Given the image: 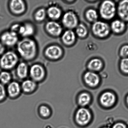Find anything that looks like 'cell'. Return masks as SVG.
<instances>
[{
    "mask_svg": "<svg viewBox=\"0 0 128 128\" xmlns=\"http://www.w3.org/2000/svg\"><path fill=\"white\" fill-rule=\"evenodd\" d=\"M16 49L18 54L25 61L33 60L38 54L37 42L31 38H24L19 40Z\"/></svg>",
    "mask_w": 128,
    "mask_h": 128,
    "instance_id": "6da1fadb",
    "label": "cell"
},
{
    "mask_svg": "<svg viewBox=\"0 0 128 128\" xmlns=\"http://www.w3.org/2000/svg\"><path fill=\"white\" fill-rule=\"evenodd\" d=\"M19 62V56L14 51L5 52L0 58V67L5 71H9L16 68Z\"/></svg>",
    "mask_w": 128,
    "mask_h": 128,
    "instance_id": "7a4b0ae2",
    "label": "cell"
},
{
    "mask_svg": "<svg viewBox=\"0 0 128 128\" xmlns=\"http://www.w3.org/2000/svg\"><path fill=\"white\" fill-rule=\"evenodd\" d=\"M116 14V6L112 1H103L99 8V14L106 20H110L115 17Z\"/></svg>",
    "mask_w": 128,
    "mask_h": 128,
    "instance_id": "3957f363",
    "label": "cell"
},
{
    "mask_svg": "<svg viewBox=\"0 0 128 128\" xmlns=\"http://www.w3.org/2000/svg\"><path fill=\"white\" fill-rule=\"evenodd\" d=\"M62 47L57 44H53L47 46L44 51V56L50 61H56L60 60L64 56Z\"/></svg>",
    "mask_w": 128,
    "mask_h": 128,
    "instance_id": "277c9868",
    "label": "cell"
},
{
    "mask_svg": "<svg viewBox=\"0 0 128 128\" xmlns=\"http://www.w3.org/2000/svg\"><path fill=\"white\" fill-rule=\"evenodd\" d=\"M91 30L94 36L100 38L107 37L111 31L110 26L108 24L104 21L98 20L93 23Z\"/></svg>",
    "mask_w": 128,
    "mask_h": 128,
    "instance_id": "5b68a950",
    "label": "cell"
},
{
    "mask_svg": "<svg viewBox=\"0 0 128 128\" xmlns=\"http://www.w3.org/2000/svg\"><path fill=\"white\" fill-rule=\"evenodd\" d=\"M29 75L31 79L35 82H42L46 77V70L44 66L41 64H34L29 68Z\"/></svg>",
    "mask_w": 128,
    "mask_h": 128,
    "instance_id": "8992f818",
    "label": "cell"
},
{
    "mask_svg": "<svg viewBox=\"0 0 128 128\" xmlns=\"http://www.w3.org/2000/svg\"><path fill=\"white\" fill-rule=\"evenodd\" d=\"M61 22L62 26L65 28L72 30L76 28L79 24L78 18L73 11H67L62 15Z\"/></svg>",
    "mask_w": 128,
    "mask_h": 128,
    "instance_id": "52a82bcc",
    "label": "cell"
},
{
    "mask_svg": "<svg viewBox=\"0 0 128 128\" xmlns=\"http://www.w3.org/2000/svg\"><path fill=\"white\" fill-rule=\"evenodd\" d=\"M45 31L50 37L56 38L61 36L63 32V27L57 21H48L44 26Z\"/></svg>",
    "mask_w": 128,
    "mask_h": 128,
    "instance_id": "ba28073f",
    "label": "cell"
},
{
    "mask_svg": "<svg viewBox=\"0 0 128 128\" xmlns=\"http://www.w3.org/2000/svg\"><path fill=\"white\" fill-rule=\"evenodd\" d=\"M8 7L10 13L16 16L23 15L27 10V4L23 0H11L8 2Z\"/></svg>",
    "mask_w": 128,
    "mask_h": 128,
    "instance_id": "9c48e42d",
    "label": "cell"
},
{
    "mask_svg": "<svg viewBox=\"0 0 128 128\" xmlns=\"http://www.w3.org/2000/svg\"><path fill=\"white\" fill-rule=\"evenodd\" d=\"M0 40L5 47L10 48L16 46L19 41L18 35L10 30L2 32L0 37Z\"/></svg>",
    "mask_w": 128,
    "mask_h": 128,
    "instance_id": "30bf717a",
    "label": "cell"
},
{
    "mask_svg": "<svg viewBox=\"0 0 128 128\" xmlns=\"http://www.w3.org/2000/svg\"><path fill=\"white\" fill-rule=\"evenodd\" d=\"M36 31L35 25L30 21H26L21 24L19 36H21L22 38H31L34 36Z\"/></svg>",
    "mask_w": 128,
    "mask_h": 128,
    "instance_id": "8fae6325",
    "label": "cell"
},
{
    "mask_svg": "<svg viewBox=\"0 0 128 128\" xmlns=\"http://www.w3.org/2000/svg\"><path fill=\"white\" fill-rule=\"evenodd\" d=\"M7 96L11 99L17 98L20 95L22 90L21 85L17 81H11L6 88Z\"/></svg>",
    "mask_w": 128,
    "mask_h": 128,
    "instance_id": "7c38bea8",
    "label": "cell"
},
{
    "mask_svg": "<svg viewBox=\"0 0 128 128\" xmlns=\"http://www.w3.org/2000/svg\"><path fill=\"white\" fill-rule=\"evenodd\" d=\"M116 13L120 19L128 22V0L120 1L116 7Z\"/></svg>",
    "mask_w": 128,
    "mask_h": 128,
    "instance_id": "4fadbf2b",
    "label": "cell"
},
{
    "mask_svg": "<svg viewBox=\"0 0 128 128\" xmlns=\"http://www.w3.org/2000/svg\"><path fill=\"white\" fill-rule=\"evenodd\" d=\"M91 115L87 109L81 108L78 110L76 114V122L79 124L85 125L87 124L90 121Z\"/></svg>",
    "mask_w": 128,
    "mask_h": 128,
    "instance_id": "5bb4252c",
    "label": "cell"
},
{
    "mask_svg": "<svg viewBox=\"0 0 128 128\" xmlns=\"http://www.w3.org/2000/svg\"><path fill=\"white\" fill-rule=\"evenodd\" d=\"M76 37L75 32L72 30H67L63 32L61 35V41L64 46H71L75 43Z\"/></svg>",
    "mask_w": 128,
    "mask_h": 128,
    "instance_id": "9a60e30c",
    "label": "cell"
},
{
    "mask_svg": "<svg viewBox=\"0 0 128 128\" xmlns=\"http://www.w3.org/2000/svg\"><path fill=\"white\" fill-rule=\"evenodd\" d=\"M46 11L47 17L51 20L57 21L62 17V10L58 6H50L46 9Z\"/></svg>",
    "mask_w": 128,
    "mask_h": 128,
    "instance_id": "2e32d148",
    "label": "cell"
},
{
    "mask_svg": "<svg viewBox=\"0 0 128 128\" xmlns=\"http://www.w3.org/2000/svg\"><path fill=\"white\" fill-rule=\"evenodd\" d=\"M29 68L25 62H19L16 67V74L20 80H25L29 75Z\"/></svg>",
    "mask_w": 128,
    "mask_h": 128,
    "instance_id": "e0dca14e",
    "label": "cell"
},
{
    "mask_svg": "<svg viewBox=\"0 0 128 128\" xmlns=\"http://www.w3.org/2000/svg\"><path fill=\"white\" fill-rule=\"evenodd\" d=\"M22 91L26 94L34 92L37 88V83L31 79H26L21 84Z\"/></svg>",
    "mask_w": 128,
    "mask_h": 128,
    "instance_id": "ac0fdd59",
    "label": "cell"
},
{
    "mask_svg": "<svg viewBox=\"0 0 128 128\" xmlns=\"http://www.w3.org/2000/svg\"><path fill=\"white\" fill-rule=\"evenodd\" d=\"M111 31L117 34H121L125 32L126 28V22L120 19L115 20L110 25Z\"/></svg>",
    "mask_w": 128,
    "mask_h": 128,
    "instance_id": "d6986e66",
    "label": "cell"
},
{
    "mask_svg": "<svg viewBox=\"0 0 128 128\" xmlns=\"http://www.w3.org/2000/svg\"><path fill=\"white\" fill-rule=\"evenodd\" d=\"M85 82L91 86H95L98 84L100 79L98 75L94 72L88 71L86 72L84 76Z\"/></svg>",
    "mask_w": 128,
    "mask_h": 128,
    "instance_id": "ffe728a7",
    "label": "cell"
},
{
    "mask_svg": "<svg viewBox=\"0 0 128 128\" xmlns=\"http://www.w3.org/2000/svg\"><path fill=\"white\" fill-rule=\"evenodd\" d=\"M116 98L112 93L106 92L101 95L100 100L101 104L104 106L109 107L113 105L115 101Z\"/></svg>",
    "mask_w": 128,
    "mask_h": 128,
    "instance_id": "44dd1931",
    "label": "cell"
},
{
    "mask_svg": "<svg viewBox=\"0 0 128 128\" xmlns=\"http://www.w3.org/2000/svg\"><path fill=\"white\" fill-rule=\"evenodd\" d=\"M47 17L46 9L44 8L41 7L37 9L33 14L34 20L38 23L44 22Z\"/></svg>",
    "mask_w": 128,
    "mask_h": 128,
    "instance_id": "7402d4cb",
    "label": "cell"
},
{
    "mask_svg": "<svg viewBox=\"0 0 128 128\" xmlns=\"http://www.w3.org/2000/svg\"><path fill=\"white\" fill-rule=\"evenodd\" d=\"M103 66V62L100 58L92 59L88 64V68L91 71H98L101 70Z\"/></svg>",
    "mask_w": 128,
    "mask_h": 128,
    "instance_id": "603a6c76",
    "label": "cell"
},
{
    "mask_svg": "<svg viewBox=\"0 0 128 128\" xmlns=\"http://www.w3.org/2000/svg\"><path fill=\"white\" fill-rule=\"evenodd\" d=\"M85 15V18L88 22L93 23L98 21L99 13L96 10L90 8L86 10Z\"/></svg>",
    "mask_w": 128,
    "mask_h": 128,
    "instance_id": "cb8c5ba5",
    "label": "cell"
},
{
    "mask_svg": "<svg viewBox=\"0 0 128 128\" xmlns=\"http://www.w3.org/2000/svg\"><path fill=\"white\" fill-rule=\"evenodd\" d=\"M75 29V33L79 38H84L88 36V31L87 28L83 24H79Z\"/></svg>",
    "mask_w": 128,
    "mask_h": 128,
    "instance_id": "d4e9b609",
    "label": "cell"
},
{
    "mask_svg": "<svg viewBox=\"0 0 128 128\" xmlns=\"http://www.w3.org/2000/svg\"><path fill=\"white\" fill-rule=\"evenodd\" d=\"M12 75L9 72L3 70L0 73V83L4 85H8L11 82Z\"/></svg>",
    "mask_w": 128,
    "mask_h": 128,
    "instance_id": "484cf974",
    "label": "cell"
},
{
    "mask_svg": "<svg viewBox=\"0 0 128 128\" xmlns=\"http://www.w3.org/2000/svg\"><path fill=\"white\" fill-rule=\"evenodd\" d=\"M38 112L40 116L44 118H47L51 116V111L50 108L46 105H41L39 108Z\"/></svg>",
    "mask_w": 128,
    "mask_h": 128,
    "instance_id": "4316f807",
    "label": "cell"
},
{
    "mask_svg": "<svg viewBox=\"0 0 128 128\" xmlns=\"http://www.w3.org/2000/svg\"><path fill=\"white\" fill-rule=\"evenodd\" d=\"M91 98L90 95L86 93L82 94L79 96L78 98L79 104L80 105L85 106L90 103Z\"/></svg>",
    "mask_w": 128,
    "mask_h": 128,
    "instance_id": "83f0119b",
    "label": "cell"
},
{
    "mask_svg": "<svg viewBox=\"0 0 128 128\" xmlns=\"http://www.w3.org/2000/svg\"><path fill=\"white\" fill-rule=\"evenodd\" d=\"M120 67L123 72L128 74V58L122 59L120 62Z\"/></svg>",
    "mask_w": 128,
    "mask_h": 128,
    "instance_id": "f1b7e54d",
    "label": "cell"
},
{
    "mask_svg": "<svg viewBox=\"0 0 128 128\" xmlns=\"http://www.w3.org/2000/svg\"><path fill=\"white\" fill-rule=\"evenodd\" d=\"M7 96L6 88L4 85L0 83V102L5 100Z\"/></svg>",
    "mask_w": 128,
    "mask_h": 128,
    "instance_id": "f546056e",
    "label": "cell"
},
{
    "mask_svg": "<svg viewBox=\"0 0 128 128\" xmlns=\"http://www.w3.org/2000/svg\"><path fill=\"white\" fill-rule=\"evenodd\" d=\"M120 54L122 58H128V44L122 46L120 48Z\"/></svg>",
    "mask_w": 128,
    "mask_h": 128,
    "instance_id": "4dcf8cb0",
    "label": "cell"
},
{
    "mask_svg": "<svg viewBox=\"0 0 128 128\" xmlns=\"http://www.w3.org/2000/svg\"><path fill=\"white\" fill-rule=\"evenodd\" d=\"M21 25V24L19 23L14 24L11 26L10 30L12 32H15L19 36Z\"/></svg>",
    "mask_w": 128,
    "mask_h": 128,
    "instance_id": "1f68e13d",
    "label": "cell"
},
{
    "mask_svg": "<svg viewBox=\"0 0 128 128\" xmlns=\"http://www.w3.org/2000/svg\"><path fill=\"white\" fill-rule=\"evenodd\" d=\"M112 128H128L127 126L125 124L121 122H119L115 124Z\"/></svg>",
    "mask_w": 128,
    "mask_h": 128,
    "instance_id": "d6a6232c",
    "label": "cell"
},
{
    "mask_svg": "<svg viewBox=\"0 0 128 128\" xmlns=\"http://www.w3.org/2000/svg\"><path fill=\"white\" fill-rule=\"evenodd\" d=\"M6 47L0 42V56H1L4 53Z\"/></svg>",
    "mask_w": 128,
    "mask_h": 128,
    "instance_id": "836d02e7",
    "label": "cell"
},
{
    "mask_svg": "<svg viewBox=\"0 0 128 128\" xmlns=\"http://www.w3.org/2000/svg\"><path fill=\"white\" fill-rule=\"evenodd\" d=\"M126 104H127V105L128 106V95H127V96L126 97Z\"/></svg>",
    "mask_w": 128,
    "mask_h": 128,
    "instance_id": "e575fe53",
    "label": "cell"
},
{
    "mask_svg": "<svg viewBox=\"0 0 128 128\" xmlns=\"http://www.w3.org/2000/svg\"><path fill=\"white\" fill-rule=\"evenodd\" d=\"M102 128H106V127H104Z\"/></svg>",
    "mask_w": 128,
    "mask_h": 128,
    "instance_id": "d590c367",
    "label": "cell"
}]
</instances>
